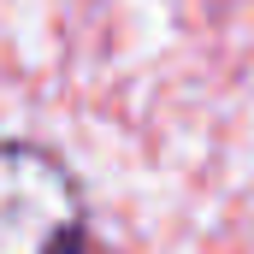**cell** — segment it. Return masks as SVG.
<instances>
[{"label": "cell", "instance_id": "1", "mask_svg": "<svg viewBox=\"0 0 254 254\" xmlns=\"http://www.w3.org/2000/svg\"><path fill=\"white\" fill-rule=\"evenodd\" d=\"M83 213V184L54 148L0 142V254L71 249L89 237Z\"/></svg>", "mask_w": 254, "mask_h": 254}]
</instances>
